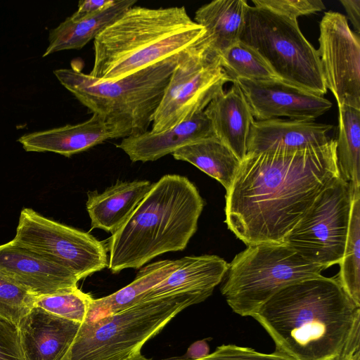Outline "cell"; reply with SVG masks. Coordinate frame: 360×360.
<instances>
[{
    "instance_id": "20",
    "label": "cell",
    "mask_w": 360,
    "mask_h": 360,
    "mask_svg": "<svg viewBox=\"0 0 360 360\" xmlns=\"http://www.w3.org/2000/svg\"><path fill=\"white\" fill-rule=\"evenodd\" d=\"M232 83L229 90L213 99L204 112L216 137L242 161L248 153V137L255 120L240 87L236 82Z\"/></svg>"
},
{
    "instance_id": "29",
    "label": "cell",
    "mask_w": 360,
    "mask_h": 360,
    "mask_svg": "<svg viewBox=\"0 0 360 360\" xmlns=\"http://www.w3.org/2000/svg\"><path fill=\"white\" fill-rule=\"evenodd\" d=\"M93 299L89 294L76 287L53 294L37 296L34 307L82 324L86 321Z\"/></svg>"
},
{
    "instance_id": "19",
    "label": "cell",
    "mask_w": 360,
    "mask_h": 360,
    "mask_svg": "<svg viewBox=\"0 0 360 360\" xmlns=\"http://www.w3.org/2000/svg\"><path fill=\"white\" fill-rule=\"evenodd\" d=\"M180 266L163 281L146 291L139 302L191 293L210 297L225 276L229 264L211 255L186 256Z\"/></svg>"
},
{
    "instance_id": "4",
    "label": "cell",
    "mask_w": 360,
    "mask_h": 360,
    "mask_svg": "<svg viewBox=\"0 0 360 360\" xmlns=\"http://www.w3.org/2000/svg\"><path fill=\"white\" fill-rule=\"evenodd\" d=\"M205 30L184 6H132L94 39L90 76L101 81L124 78L175 56L200 40Z\"/></svg>"
},
{
    "instance_id": "33",
    "label": "cell",
    "mask_w": 360,
    "mask_h": 360,
    "mask_svg": "<svg viewBox=\"0 0 360 360\" xmlns=\"http://www.w3.org/2000/svg\"><path fill=\"white\" fill-rule=\"evenodd\" d=\"M0 360H25L18 326L0 317Z\"/></svg>"
},
{
    "instance_id": "12",
    "label": "cell",
    "mask_w": 360,
    "mask_h": 360,
    "mask_svg": "<svg viewBox=\"0 0 360 360\" xmlns=\"http://www.w3.org/2000/svg\"><path fill=\"white\" fill-rule=\"evenodd\" d=\"M317 50L326 87L338 105L360 110V39L342 14L326 12Z\"/></svg>"
},
{
    "instance_id": "7",
    "label": "cell",
    "mask_w": 360,
    "mask_h": 360,
    "mask_svg": "<svg viewBox=\"0 0 360 360\" xmlns=\"http://www.w3.org/2000/svg\"><path fill=\"white\" fill-rule=\"evenodd\" d=\"M239 41L281 82L320 96L327 93L317 50L300 31L297 20L248 5Z\"/></svg>"
},
{
    "instance_id": "28",
    "label": "cell",
    "mask_w": 360,
    "mask_h": 360,
    "mask_svg": "<svg viewBox=\"0 0 360 360\" xmlns=\"http://www.w3.org/2000/svg\"><path fill=\"white\" fill-rule=\"evenodd\" d=\"M219 58L231 82L238 79L251 81L278 79L262 58L240 41L227 49Z\"/></svg>"
},
{
    "instance_id": "15",
    "label": "cell",
    "mask_w": 360,
    "mask_h": 360,
    "mask_svg": "<svg viewBox=\"0 0 360 360\" xmlns=\"http://www.w3.org/2000/svg\"><path fill=\"white\" fill-rule=\"evenodd\" d=\"M80 326L34 307L18 326L25 360H61Z\"/></svg>"
},
{
    "instance_id": "16",
    "label": "cell",
    "mask_w": 360,
    "mask_h": 360,
    "mask_svg": "<svg viewBox=\"0 0 360 360\" xmlns=\"http://www.w3.org/2000/svg\"><path fill=\"white\" fill-rule=\"evenodd\" d=\"M216 137L204 111L162 131H147L122 139L116 145L135 162L155 161L193 143Z\"/></svg>"
},
{
    "instance_id": "35",
    "label": "cell",
    "mask_w": 360,
    "mask_h": 360,
    "mask_svg": "<svg viewBox=\"0 0 360 360\" xmlns=\"http://www.w3.org/2000/svg\"><path fill=\"white\" fill-rule=\"evenodd\" d=\"M114 0H82L78 4L77 10L70 16L72 19H81L97 14L114 4Z\"/></svg>"
},
{
    "instance_id": "23",
    "label": "cell",
    "mask_w": 360,
    "mask_h": 360,
    "mask_svg": "<svg viewBox=\"0 0 360 360\" xmlns=\"http://www.w3.org/2000/svg\"><path fill=\"white\" fill-rule=\"evenodd\" d=\"M182 259L152 262L139 271L134 280L108 296L93 299L86 321H96L123 311L138 303L142 295L166 278L181 264Z\"/></svg>"
},
{
    "instance_id": "11",
    "label": "cell",
    "mask_w": 360,
    "mask_h": 360,
    "mask_svg": "<svg viewBox=\"0 0 360 360\" xmlns=\"http://www.w3.org/2000/svg\"><path fill=\"white\" fill-rule=\"evenodd\" d=\"M12 241L67 269L79 280L108 265L104 242L30 208L21 210Z\"/></svg>"
},
{
    "instance_id": "21",
    "label": "cell",
    "mask_w": 360,
    "mask_h": 360,
    "mask_svg": "<svg viewBox=\"0 0 360 360\" xmlns=\"http://www.w3.org/2000/svg\"><path fill=\"white\" fill-rule=\"evenodd\" d=\"M148 180L118 181L104 191H89L86 203L91 227L112 234L129 219L153 186Z\"/></svg>"
},
{
    "instance_id": "17",
    "label": "cell",
    "mask_w": 360,
    "mask_h": 360,
    "mask_svg": "<svg viewBox=\"0 0 360 360\" xmlns=\"http://www.w3.org/2000/svg\"><path fill=\"white\" fill-rule=\"evenodd\" d=\"M333 126L314 121L270 119L255 120L250 127L248 153L276 149L295 150L325 145Z\"/></svg>"
},
{
    "instance_id": "34",
    "label": "cell",
    "mask_w": 360,
    "mask_h": 360,
    "mask_svg": "<svg viewBox=\"0 0 360 360\" xmlns=\"http://www.w3.org/2000/svg\"><path fill=\"white\" fill-rule=\"evenodd\" d=\"M333 360H360V319L355 323L342 351Z\"/></svg>"
},
{
    "instance_id": "5",
    "label": "cell",
    "mask_w": 360,
    "mask_h": 360,
    "mask_svg": "<svg viewBox=\"0 0 360 360\" xmlns=\"http://www.w3.org/2000/svg\"><path fill=\"white\" fill-rule=\"evenodd\" d=\"M178 54L117 80L101 81L76 68L53 73L82 104L105 120L116 139H124L148 131Z\"/></svg>"
},
{
    "instance_id": "6",
    "label": "cell",
    "mask_w": 360,
    "mask_h": 360,
    "mask_svg": "<svg viewBox=\"0 0 360 360\" xmlns=\"http://www.w3.org/2000/svg\"><path fill=\"white\" fill-rule=\"evenodd\" d=\"M207 298L191 293L158 297L85 321L61 360H129L179 312Z\"/></svg>"
},
{
    "instance_id": "36",
    "label": "cell",
    "mask_w": 360,
    "mask_h": 360,
    "mask_svg": "<svg viewBox=\"0 0 360 360\" xmlns=\"http://www.w3.org/2000/svg\"><path fill=\"white\" fill-rule=\"evenodd\" d=\"M356 34L360 32V0H340Z\"/></svg>"
},
{
    "instance_id": "22",
    "label": "cell",
    "mask_w": 360,
    "mask_h": 360,
    "mask_svg": "<svg viewBox=\"0 0 360 360\" xmlns=\"http://www.w3.org/2000/svg\"><path fill=\"white\" fill-rule=\"evenodd\" d=\"M248 6L245 0H216L195 11V22L204 27L209 47L218 56L239 41Z\"/></svg>"
},
{
    "instance_id": "10",
    "label": "cell",
    "mask_w": 360,
    "mask_h": 360,
    "mask_svg": "<svg viewBox=\"0 0 360 360\" xmlns=\"http://www.w3.org/2000/svg\"><path fill=\"white\" fill-rule=\"evenodd\" d=\"M352 194L349 184L339 176L335 178L283 243L326 269L339 264L347 241Z\"/></svg>"
},
{
    "instance_id": "24",
    "label": "cell",
    "mask_w": 360,
    "mask_h": 360,
    "mask_svg": "<svg viewBox=\"0 0 360 360\" xmlns=\"http://www.w3.org/2000/svg\"><path fill=\"white\" fill-rule=\"evenodd\" d=\"M136 3V0H115L112 6L97 14L81 19L68 17L50 31L43 57L60 51L82 49Z\"/></svg>"
},
{
    "instance_id": "1",
    "label": "cell",
    "mask_w": 360,
    "mask_h": 360,
    "mask_svg": "<svg viewBox=\"0 0 360 360\" xmlns=\"http://www.w3.org/2000/svg\"><path fill=\"white\" fill-rule=\"evenodd\" d=\"M336 142L247 153L226 191L225 222L247 245L283 243L339 176Z\"/></svg>"
},
{
    "instance_id": "32",
    "label": "cell",
    "mask_w": 360,
    "mask_h": 360,
    "mask_svg": "<svg viewBox=\"0 0 360 360\" xmlns=\"http://www.w3.org/2000/svg\"><path fill=\"white\" fill-rule=\"evenodd\" d=\"M190 360H294L281 352L275 351L266 354L253 349L236 346L235 345H222L216 350L204 356Z\"/></svg>"
},
{
    "instance_id": "2",
    "label": "cell",
    "mask_w": 360,
    "mask_h": 360,
    "mask_svg": "<svg viewBox=\"0 0 360 360\" xmlns=\"http://www.w3.org/2000/svg\"><path fill=\"white\" fill-rule=\"evenodd\" d=\"M251 316L271 336L275 351L294 360H333L360 319V307L335 276L319 275L283 288Z\"/></svg>"
},
{
    "instance_id": "27",
    "label": "cell",
    "mask_w": 360,
    "mask_h": 360,
    "mask_svg": "<svg viewBox=\"0 0 360 360\" xmlns=\"http://www.w3.org/2000/svg\"><path fill=\"white\" fill-rule=\"evenodd\" d=\"M340 269L335 276L354 303L360 307V188L353 191L350 221Z\"/></svg>"
},
{
    "instance_id": "31",
    "label": "cell",
    "mask_w": 360,
    "mask_h": 360,
    "mask_svg": "<svg viewBox=\"0 0 360 360\" xmlns=\"http://www.w3.org/2000/svg\"><path fill=\"white\" fill-rule=\"evenodd\" d=\"M255 6L264 7L292 19L321 11L325 6L320 0H252Z\"/></svg>"
},
{
    "instance_id": "8",
    "label": "cell",
    "mask_w": 360,
    "mask_h": 360,
    "mask_svg": "<svg viewBox=\"0 0 360 360\" xmlns=\"http://www.w3.org/2000/svg\"><path fill=\"white\" fill-rule=\"evenodd\" d=\"M325 269L284 243L251 244L229 264L221 292L235 313L251 316L283 288Z\"/></svg>"
},
{
    "instance_id": "9",
    "label": "cell",
    "mask_w": 360,
    "mask_h": 360,
    "mask_svg": "<svg viewBox=\"0 0 360 360\" xmlns=\"http://www.w3.org/2000/svg\"><path fill=\"white\" fill-rule=\"evenodd\" d=\"M231 82L204 35L178 54L176 66L152 119L153 132L169 129L202 112Z\"/></svg>"
},
{
    "instance_id": "25",
    "label": "cell",
    "mask_w": 360,
    "mask_h": 360,
    "mask_svg": "<svg viewBox=\"0 0 360 360\" xmlns=\"http://www.w3.org/2000/svg\"><path fill=\"white\" fill-rule=\"evenodd\" d=\"M174 159L188 162L217 180L227 191L241 161L217 137L186 145L172 153Z\"/></svg>"
},
{
    "instance_id": "13",
    "label": "cell",
    "mask_w": 360,
    "mask_h": 360,
    "mask_svg": "<svg viewBox=\"0 0 360 360\" xmlns=\"http://www.w3.org/2000/svg\"><path fill=\"white\" fill-rule=\"evenodd\" d=\"M243 92L254 119L266 120L279 117L314 121L331 107L323 96L311 94L278 79L234 80Z\"/></svg>"
},
{
    "instance_id": "37",
    "label": "cell",
    "mask_w": 360,
    "mask_h": 360,
    "mask_svg": "<svg viewBox=\"0 0 360 360\" xmlns=\"http://www.w3.org/2000/svg\"><path fill=\"white\" fill-rule=\"evenodd\" d=\"M129 360H151L144 356L141 353L136 354L134 356L131 358Z\"/></svg>"
},
{
    "instance_id": "26",
    "label": "cell",
    "mask_w": 360,
    "mask_h": 360,
    "mask_svg": "<svg viewBox=\"0 0 360 360\" xmlns=\"http://www.w3.org/2000/svg\"><path fill=\"white\" fill-rule=\"evenodd\" d=\"M338 109L335 154L339 176L354 191L360 188V110L347 105Z\"/></svg>"
},
{
    "instance_id": "18",
    "label": "cell",
    "mask_w": 360,
    "mask_h": 360,
    "mask_svg": "<svg viewBox=\"0 0 360 360\" xmlns=\"http://www.w3.org/2000/svg\"><path fill=\"white\" fill-rule=\"evenodd\" d=\"M116 139L105 120L93 115L83 122L25 134L18 140L28 152H53L70 157Z\"/></svg>"
},
{
    "instance_id": "30",
    "label": "cell",
    "mask_w": 360,
    "mask_h": 360,
    "mask_svg": "<svg viewBox=\"0 0 360 360\" xmlns=\"http://www.w3.org/2000/svg\"><path fill=\"white\" fill-rule=\"evenodd\" d=\"M37 297L0 274V317L18 326L34 307Z\"/></svg>"
},
{
    "instance_id": "3",
    "label": "cell",
    "mask_w": 360,
    "mask_h": 360,
    "mask_svg": "<svg viewBox=\"0 0 360 360\" xmlns=\"http://www.w3.org/2000/svg\"><path fill=\"white\" fill-rule=\"evenodd\" d=\"M204 204L186 176H162L108 239V269H140L158 255L184 250L196 232Z\"/></svg>"
},
{
    "instance_id": "14",
    "label": "cell",
    "mask_w": 360,
    "mask_h": 360,
    "mask_svg": "<svg viewBox=\"0 0 360 360\" xmlns=\"http://www.w3.org/2000/svg\"><path fill=\"white\" fill-rule=\"evenodd\" d=\"M0 274L36 296L76 288L79 281L67 269L12 240L0 244Z\"/></svg>"
}]
</instances>
